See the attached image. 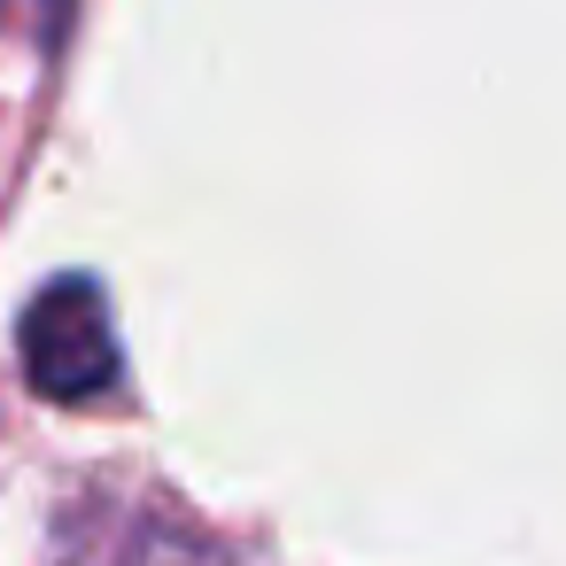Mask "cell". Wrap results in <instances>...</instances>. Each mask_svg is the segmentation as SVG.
<instances>
[{
	"mask_svg": "<svg viewBox=\"0 0 566 566\" xmlns=\"http://www.w3.org/2000/svg\"><path fill=\"white\" fill-rule=\"evenodd\" d=\"M55 566H233V551L164 496L86 489L55 512Z\"/></svg>",
	"mask_w": 566,
	"mask_h": 566,
	"instance_id": "2",
	"label": "cell"
},
{
	"mask_svg": "<svg viewBox=\"0 0 566 566\" xmlns=\"http://www.w3.org/2000/svg\"><path fill=\"white\" fill-rule=\"evenodd\" d=\"M17 357H24L32 396H48V403H86V396H102V388L125 373L102 280H94V272H55V280L24 303V318H17Z\"/></svg>",
	"mask_w": 566,
	"mask_h": 566,
	"instance_id": "1",
	"label": "cell"
}]
</instances>
